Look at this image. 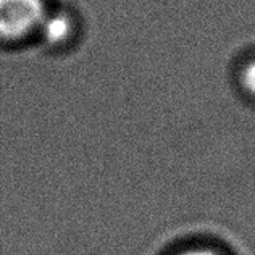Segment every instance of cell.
Wrapping results in <instances>:
<instances>
[{
	"label": "cell",
	"mask_w": 255,
	"mask_h": 255,
	"mask_svg": "<svg viewBox=\"0 0 255 255\" xmlns=\"http://www.w3.org/2000/svg\"><path fill=\"white\" fill-rule=\"evenodd\" d=\"M47 15L44 0H0V41L29 39L41 31Z\"/></svg>",
	"instance_id": "6da1fadb"
},
{
	"label": "cell",
	"mask_w": 255,
	"mask_h": 255,
	"mask_svg": "<svg viewBox=\"0 0 255 255\" xmlns=\"http://www.w3.org/2000/svg\"><path fill=\"white\" fill-rule=\"evenodd\" d=\"M238 81L246 96L255 99V57L243 63L238 73Z\"/></svg>",
	"instance_id": "3957f363"
},
{
	"label": "cell",
	"mask_w": 255,
	"mask_h": 255,
	"mask_svg": "<svg viewBox=\"0 0 255 255\" xmlns=\"http://www.w3.org/2000/svg\"><path fill=\"white\" fill-rule=\"evenodd\" d=\"M39 34L50 45H65L70 42V39L75 34V21L68 13L58 11V13H49L45 21L41 26Z\"/></svg>",
	"instance_id": "7a4b0ae2"
},
{
	"label": "cell",
	"mask_w": 255,
	"mask_h": 255,
	"mask_svg": "<svg viewBox=\"0 0 255 255\" xmlns=\"http://www.w3.org/2000/svg\"><path fill=\"white\" fill-rule=\"evenodd\" d=\"M173 255H225V254L207 246H196V247H187V249H183Z\"/></svg>",
	"instance_id": "277c9868"
}]
</instances>
